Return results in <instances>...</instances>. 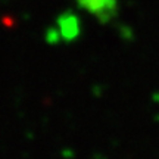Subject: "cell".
Listing matches in <instances>:
<instances>
[{"label":"cell","instance_id":"obj_1","mask_svg":"<svg viewBox=\"0 0 159 159\" xmlns=\"http://www.w3.org/2000/svg\"><path fill=\"white\" fill-rule=\"evenodd\" d=\"M77 3L102 21L112 18L116 11V0H77Z\"/></svg>","mask_w":159,"mask_h":159}]
</instances>
